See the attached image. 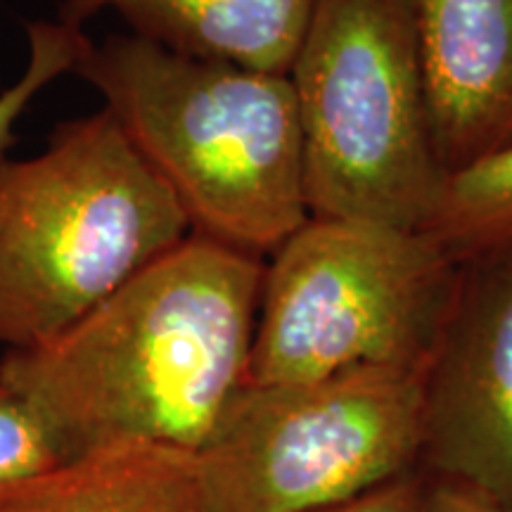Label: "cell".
I'll return each instance as SVG.
<instances>
[{"label": "cell", "instance_id": "obj_3", "mask_svg": "<svg viewBox=\"0 0 512 512\" xmlns=\"http://www.w3.org/2000/svg\"><path fill=\"white\" fill-rule=\"evenodd\" d=\"M181 204L107 110L0 157V344H46L190 238Z\"/></svg>", "mask_w": 512, "mask_h": 512}, {"label": "cell", "instance_id": "obj_12", "mask_svg": "<svg viewBox=\"0 0 512 512\" xmlns=\"http://www.w3.org/2000/svg\"><path fill=\"white\" fill-rule=\"evenodd\" d=\"M29 62L12 86L0 93V157L15 143V126L29 105L50 83L74 74L79 57L91 38L67 22H31L27 27Z\"/></svg>", "mask_w": 512, "mask_h": 512}, {"label": "cell", "instance_id": "obj_8", "mask_svg": "<svg viewBox=\"0 0 512 512\" xmlns=\"http://www.w3.org/2000/svg\"><path fill=\"white\" fill-rule=\"evenodd\" d=\"M444 174L512 138V0H415Z\"/></svg>", "mask_w": 512, "mask_h": 512}, {"label": "cell", "instance_id": "obj_1", "mask_svg": "<svg viewBox=\"0 0 512 512\" xmlns=\"http://www.w3.org/2000/svg\"><path fill=\"white\" fill-rule=\"evenodd\" d=\"M264 259L190 235L46 344L10 349L0 384L64 460L145 441L197 453L247 384Z\"/></svg>", "mask_w": 512, "mask_h": 512}, {"label": "cell", "instance_id": "obj_10", "mask_svg": "<svg viewBox=\"0 0 512 512\" xmlns=\"http://www.w3.org/2000/svg\"><path fill=\"white\" fill-rule=\"evenodd\" d=\"M0 512H204L195 453L124 441L0 484Z\"/></svg>", "mask_w": 512, "mask_h": 512}, {"label": "cell", "instance_id": "obj_13", "mask_svg": "<svg viewBox=\"0 0 512 512\" xmlns=\"http://www.w3.org/2000/svg\"><path fill=\"white\" fill-rule=\"evenodd\" d=\"M62 463L46 422L27 399L0 384V484L41 475Z\"/></svg>", "mask_w": 512, "mask_h": 512}, {"label": "cell", "instance_id": "obj_9", "mask_svg": "<svg viewBox=\"0 0 512 512\" xmlns=\"http://www.w3.org/2000/svg\"><path fill=\"white\" fill-rule=\"evenodd\" d=\"M316 0H62L74 27L112 10L133 34L174 53L287 74Z\"/></svg>", "mask_w": 512, "mask_h": 512}, {"label": "cell", "instance_id": "obj_5", "mask_svg": "<svg viewBox=\"0 0 512 512\" xmlns=\"http://www.w3.org/2000/svg\"><path fill=\"white\" fill-rule=\"evenodd\" d=\"M458 275L425 230L309 216L264 261L247 384L425 373Z\"/></svg>", "mask_w": 512, "mask_h": 512}, {"label": "cell", "instance_id": "obj_15", "mask_svg": "<svg viewBox=\"0 0 512 512\" xmlns=\"http://www.w3.org/2000/svg\"><path fill=\"white\" fill-rule=\"evenodd\" d=\"M420 512H508L470 486L422 475Z\"/></svg>", "mask_w": 512, "mask_h": 512}, {"label": "cell", "instance_id": "obj_14", "mask_svg": "<svg viewBox=\"0 0 512 512\" xmlns=\"http://www.w3.org/2000/svg\"><path fill=\"white\" fill-rule=\"evenodd\" d=\"M420 496L422 472L415 470L316 512H420Z\"/></svg>", "mask_w": 512, "mask_h": 512}, {"label": "cell", "instance_id": "obj_6", "mask_svg": "<svg viewBox=\"0 0 512 512\" xmlns=\"http://www.w3.org/2000/svg\"><path fill=\"white\" fill-rule=\"evenodd\" d=\"M422 375L245 384L195 453L204 512H316L420 470Z\"/></svg>", "mask_w": 512, "mask_h": 512}, {"label": "cell", "instance_id": "obj_4", "mask_svg": "<svg viewBox=\"0 0 512 512\" xmlns=\"http://www.w3.org/2000/svg\"><path fill=\"white\" fill-rule=\"evenodd\" d=\"M309 214L420 230L444 181L415 0H316L287 72Z\"/></svg>", "mask_w": 512, "mask_h": 512}, {"label": "cell", "instance_id": "obj_11", "mask_svg": "<svg viewBox=\"0 0 512 512\" xmlns=\"http://www.w3.org/2000/svg\"><path fill=\"white\" fill-rule=\"evenodd\" d=\"M425 230L456 264L512 252V138L444 174Z\"/></svg>", "mask_w": 512, "mask_h": 512}, {"label": "cell", "instance_id": "obj_2", "mask_svg": "<svg viewBox=\"0 0 512 512\" xmlns=\"http://www.w3.org/2000/svg\"><path fill=\"white\" fill-rule=\"evenodd\" d=\"M74 74L102 95L192 235L264 259L309 221L287 74L188 57L136 34L91 41Z\"/></svg>", "mask_w": 512, "mask_h": 512}, {"label": "cell", "instance_id": "obj_7", "mask_svg": "<svg viewBox=\"0 0 512 512\" xmlns=\"http://www.w3.org/2000/svg\"><path fill=\"white\" fill-rule=\"evenodd\" d=\"M418 467L512 512V252L460 264L422 375Z\"/></svg>", "mask_w": 512, "mask_h": 512}]
</instances>
